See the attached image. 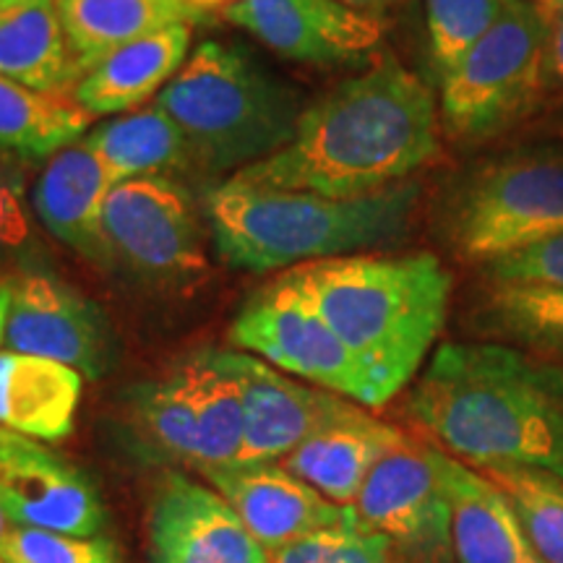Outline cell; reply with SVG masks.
<instances>
[{
    "instance_id": "cell-1",
    "label": "cell",
    "mask_w": 563,
    "mask_h": 563,
    "mask_svg": "<svg viewBox=\"0 0 563 563\" xmlns=\"http://www.w3.org/2000/svg\"><path fill=\"white\" fill-rule=\"evenodd\" d=\"M431 89L391 55L302 108L290 144L230 180L323 199H363L407 183L439 154Z\"/></svg>"
},
{
    "instance_id": "cell-2",
    "label": "cell",
    "mask_w": 563,
    "mask_h": 563,
    "mask_svg": "<svg viewBox=\"0 0 563 563\" xmlns=\"http://www.w3.org/2000/svg\"><path fill=\"white\" fill-rule=\"evenodd\" d=\"M435 449L473 470L563 477V371L501 342H446L407 397Z\"/></svg>"
},
{
    "instance_id": "cell-3",
    "label": "cell",
    "mask_w": 563,
    "mask_h": 563,
    "mask_svg": "<svg viewBox=\"0 0 563 563\" xmlns=\"http://www.w3.org/2000/svg\"><path fill=\"white\" fill-rule=\"evenodd\" d=\"M290 272L368 373L378 407L397 397L446 323L452 274L439 256L357 253Z\"/></svg>"
},
{
    "instance_id": "cell-4",
    "label": "cell",
    "mask_w": 563,
    "mask_h": 563,
    "mask_svg": "<svg viewBox=\"0 0 563 563\" xmlns=\"http://www.w3.org/2000/svg\"><path fill=\"white\" fill-rule=\"evenodd\" d=\"M418 201L420 186L410 180L363 199H323L224 180L201 196V209L220 262L266 274L402 241Z\"/></svg>"
},
{
    "instance_id": "cell-5",
    "label": "cell",
    "mask_w": 563,
    "mask_h": 563,
    "mask_svg": "<svg viewBox=\"0 0 563 563\" xmlns=\"http://www.w3.org/2000/svg\"><path fill=\"white\" fill-rule=\"evenodd\" d=\"M154 102L186 133L199 173L230 178L290 144L302 112L298 91L217 40H203Z\"/></svg>"
},
{
    "instance_id": "cell-6",
    "label": "cell",
    "mask_w": 563,
    "mask_h": 563,
    "mask_svg": "<svg viewBox=\"0 0 563 563\" xmlns=\"http://www.w3.org/2000/svg\"><path fill=\"white\" fill-rule=\"evenodd\" d=\"M551 16L527 0H509L504 16L441 76L439 118L456 141H485L511 129L545 87Z\"/></svg>"
},
{
    "instance_id": "cell-7",
    "label": "cell",
    "mask_w": 563,
    "mask_h": 563,
    "mask_svg": "<svg viewBox=\"0 0 563 563\" xmlns=\"http://www.w3.org/2000/svg\"><path fill=\"white\" fill-rule=\"evenodd\" d=\"M443 230L456 256L483 266L563 230V150L485 162L446 201Z\"/></svg>"
},
{
    "instance_id": "cell-8",
    "label": "cell",
    "mask_w": 563,
    "mask_h": 563,
    "mask_svg": "<svg viewBox=\"0 0 563 563\" xmlns=\"http://www.w3.org/2000/svg\"><path fill=\"white\" fill-rule=\"evenodd\" d=\"M230 342L316 389L378 407L368 373L355 361L306 290L287 272L258 290L230 327Z\"/></svg>"
},
{
    "instance_id": "cell-9",
    "label": "cell",
    "mask_w": 563,
    "mask_h": 563,
    "mask_svg": "<svg viewBox=\"0 0 563 563\" xmlns=\"http://www.w3.org/2000/svg\"><path fill=\"white\" fill-rule=\"evenodd\" d=\"M199 199L180 180L136 178L112 186L102 209L110 264L144 279L188 285L207 277Z\"/></svg>"
},
{
    "instance_id": "cell-10",
    "label": "cell",
    "mask_w": 563,
    "mask_h": 563,
    "mask_svg": "<svg viewBox=\"0 0 563 563\" xmlns=\"http://www.w3.org/2000/svg\"><path fill=\"white\" fill-rule=\"evenodd\" d=\"M352 511L412 563H456L452 509L433 443L405 435L365 477Z\"/></svg>"
},
{
    "instance_id": "cell-11",
    "label": "cell",
    "mask_w": 563,
    "mask_h": 563,
    "mask_svg": "<svg viewBox=\"0 0 563 563\" xmlns=\"http://www.w3.org/2000/svg\"><path fill=\"white\" fill-rule=\"evenodd\" d=\"M9 277L11 311L5 347L63 363L91 382L108 376L115 363L118 342L100 302L40 269Z\"/></svg>"
},
{
    "instance_id": "cell-12",
    "label": "cell",
    "mask_w": 563,
    "mask_h": 563,
    "mask_svg": "<svg viewBox=\"0 0 563 563\" xmlns=\"http://www.w3.org/2000/svg\"><path fill=\"white\" fill-rule=\"evenodd\" d=\"M0 511L16 527L95 538L108 530V506L79 464L42 441L0 431Z\"/></svg>"
},
{
    "instance_id": "cell-13",
    "label": "cell",
    "mask_w": 563,
    "mask_h": 563,
    "mask_svg": "<svg viewBox=\"0 0 563 563\" xmlns=\"http://www.w3.org/2000/svg\"><path fill=\"white\" fill-rule=\"evenodd\" d=\"M222 19L300 66L361 63L384 37L382 19L342 0H235Z\"/></svg>"
},
{
    "instance_id": "cell-14",
    "label": "cell",
    "mask_w": 563,
    "mask_h": 563,
    "mask_svg": "<svg viewBox=\"0 0 563 563\" xmlns=\"http://www.w3.org/2000/svg\"><path fill=\"white\" fill-rule=\"evenodd\" d=\"M146 553L150 563H272L220 493L178 470L152 493Z\"/></svg>"
},
{
    "instance_id": "cell-15",
    "label": "cell",
    "mask_w": 563,
    "mask_h": 563,
    "mask_svg": "<svg viewBox=\"0 0 563 563\" xmlns=\"http://www.w3.org/2000/svg\"><path fill=\"white\" fill-rule=\"evenodd\" d=\"M243 394V449L235 464H274L295 452L344 397L287 376L262 357L224 350Z\"/></svg>"
},
{
    "instance_id": "cell-16",
    "label": "cell",
    "mask_w": 563,
    "mask_h": 563,
    "mask_svg": "<svg viewBox=\"0 0 563 563\" xmlns=\"http://www.w3.org/2000/svg\"><path fill=\"white\" fill-rule=\"evenodd\" d=\"M201 477L235 509L269 553L352 517L350 506L323 498L279 462L228 464L207 470Z\"/></svg>"
},
{
    "instance_id": "cell-17",
    "label": "cell",
    "mask_w": 563,
    "mask_h": 563,
    "mask_svg": "<svg viewBox=\"0 0 563 563\" xmlns=\"http://www.w3.org/2000/svg\"><path fill=\"white\" fill-rule=\"evenodd\" d=\"M405 435L399 428L365 412L363 405L344 399L279 464L329 501L352 506L376 462Z\"/></svg>"
},
{
    "instance_id": "cell-18",
    "label": "cell",
    "mask_w": 563,
    "mask_h": 563,
    "mask_svg": "<svg viewBox=\"0 0 563 563\" xmlns=\"http://www.w3.org/2000/svg\"><path fill=\"white\" fill-rule=\"evenodd\" d=\"M112 186L118 183L108 167L81 139L47 162L32 191V209L42 228L102 269L112 266L102 238V209Z\"/></svg>"
},
{
    "instance_id": "cell-19",
    "label": "cell",
    "mask_w": 563,
    "mask_h": 563,
    "mask_svg": "<svg viewBox=\"0 0 563 563\" xmlns=\"http://www.w3.org/2000/svg\"><path fill=\"white\" fill-rule=\"evenodd\" d=\"M194 26H167L118 47L76 81L70 100L91 118L125 115L157 100L191 55Z\"/></svg>"
},
{
    "instance_id": "cell-20",
    "label": "cell",
    "mask_w": 563,
    "mask_h": 563,
    "mask_svg": "<svg viewBox=\"0 0 563 563\" xmlns=\"http://www.w3.org/2000/svg\"><path fill=\"white\" fill-rule=\"evenodd\" d=\"M439 452L441 483L452 509L456 563H543L509 498L488 477Z\"/></svg>"
},
{
    "instance_id": "cell-21",
    "label": "cell",
    "mask_w": 563,
    "mask_h": 563,
    "mask_svg": "<svg viewBox=\"0 0 563 563\" xmlns=\"http://www.w3.org/2000/svg\"><path fill=\"white\" fill-rule=\"evenodd\" d=\"M84 376L68 365L24 352H0V428L42 443L74 433Z\"/></svg>"
},
{
    "instance_id": "cell-22",
    "label": "cell",
    "mask_w": 563,
    "mask_h": 563,
    "mask_svg": "<svg viewBox=\"0 0 563 563\" xmlns=\"http://www.w3.org/2000/svg\"><path fill=\"white\" fill-rule=\"evenodd\" d=\"M55 5L81 76L133 40L167 26L209 21V13L183 0H55Z\"/></svg>"
},
{
    "instance_id": "cell-23",
    "label": "cell",
    "mask_w": 563,
    "mask_h": 563,
    "mask_svg": "<svg viewBox=\"0 0 563 563\" xmlns=\"http://www.w3.org/2000/svg\"><path fill=\"white\" fill-rule=\"evenodd\" d=\"M84 141L115 183L136 178L180 180L199 173L186 133L157 102L97 123Z\"/></svg>"
},
{
    "instance_id": "cell-24",
    "label": "cell",
    "mask_w": 563,
    "mask_h": 563,
    "mask_svg": "<svg viewBox=\"0 0 563 563\" xmlns=\"http://www.w3.org/2000/svg\"><path fill=\"white\" fill-rule=\"evenodd\" d=\"M0 76L70 97L81 79L55 0H0Z\"/></svg>"
},
{
    "instance_id": "cell-25",
    "label": "cell",
    "mask_w": 563,
    "mask_h": 563,
    "mask_svg": "<svg viewBox=\"0 0 563 563\" xmlns=\"http://www.w3.org/2000/svg\"><path fill=\"white\" fill-rule=\"evenodd\" d=\"M129 422L146 454L199 473L201 439L186 357L165 376L133 386L129 391Z\"/></svg>"
},
{
    "instance_id": "cell-26",
    "label": "cell",
    "mask_w": 563,
    "mask_h": 563,
    "mask_svg": "<svg viewBox=\"0 0 563 563\" xmlns=\"http://www.w3.org/2000/svg\"><path fill=\"white\" fill-rule=\"evenodd\" d=\"M91 115L66 95H42L0 76V157L21 165L51 162L89 133Z\"/></svg>"
},
{
    "instance_id": "cell-27",
    "label": "cell",
    "mask_w": 563,
    "mask_h": 563,
    "mask_svg": "<svg viewBox=\"0 0 563 563\" xmlns=\"http://www.w3.org/2000/svg\"><path fill=\"white\" fill-rule=\"evenodd\" d=\"M475 323L485 336L540 361H563V290L559 287L488 282L475 302Z\"/></svg>"
},
{
    "instance_id": "cell-28",
    "label": "cell",
    "mask_w": 563,
    "mask_h": 563,
    "mask_svg": "<svg viewBox=\"0 0 563 563\" xmlns=\"http://www.w3.org/2000/svg\"><path fill=\"white\" fill-rule=\"evenodd\" d=\"M191 373L196 420L201 439V467L207 470L235 464L243 449V394L235 373L230 371L224 350H199L186 357Z\"/></svg>"
},
{
    "instance_id": "cell-29",
    "label": "cell",
    "mask_w": 563,
    "mask_h": 563,
    "mask_svg": "<svg viewBox=\"0 0 563 563\" xmlns=\"http://www.w3.org/2000/svg\"><path fill=\"white\" fill-rule=\"evenodd\" d=\"M509 498L543 563H563V477L530 467L477 470Z\"/></svg>"
},
{
    "instance_id": "cell-30",
    "label": "cell",
    "mask_w": 563,
    "mask_h": 563,
    "mask_svg": "<svg viewBox=\"0 0 563 563\" xmlns=\"http://www.w3.org/2000/svg\"><path fill=\"white\" fill-rule=\"evenodd\" d=\"M352 509V506H350ZM272 563H412L407 555L384 538L382 532L365 527L352 511L342 525L327 527L272 553Z\"/></svg>"
},
{
    "instance_id": "cell-31",
    "label": "cell",
    "mask_w": 563,
    "mask_h": 563,
    "mask_svg": "<svg viewBox=\"0 0 563 563\" xmlns=\"http://www.w3.org/2000/svg\"><path fill=\"white\" fill-rule=\"evenodd\" d=\"M506 5L509 0H426L428 45L439 79L504 16Z\"/></svg>"
},
{
    "instance_id": "cell-32",
    "label": "cell",
    "mask_w": 563,
    "mask_h": 563,
    "mask_svg": "<svg viewBox=\"0 0 563 563\" xmlns=\"http://www.w3.org/2000/svg\"><path fill=\"white\" fill-rule=\"evenodd\" d=\"M13 563H123V555L108 534L79 538V534L16 527Z\"/></svg>"
},
{
    "instance_id": "cell-33",
    "label": "cell",
    "mask_w": 563,
    "mask_h": 563,
    "mask_svg": "<svg viewBox=\"0 0 563 563\" xmlns=\"http://www.w3.org/2000/svg\"><path fill=\"white\" fill-rule=\"evenodd\" d=\"M488 282L563 290V230L485 264Z\"/></svg>"
},
{
    "instance_id": "cell-34",
    "label": "cell",
    "mask_w": 563,
    "mask_h": 563,
    "mask_svg": "<svg viewBox=\"0 0 563 563\" xmlns=\"http://www.w3.org/2000/svg\"><path fill=\"white\" fill-rule=\"evenodd\" d=\"M34 228L30 207L24 201V186L13 162L0 157V266L19 264L26 272V258H32Z\"/></svg>"
},
{
    "instance_id": "cell-35",
    "label": "cell",
    "mask_w": 563,
    "mask_h": 563,
    "mask_svg": "<svg viewBox=\"0 0 563 563\" xmlns=\"http://www.w3.org/2000/svg\"><path fill=\"white\" fill-rule=\"evenodd\" d=\"M545 87H563V5L551 16V42H548V68Z\"/></svg>"
},
{
    "instance_id": "cell-36",
    "label": "cell",
    "mask_w": 563,
    "mask_h": 563,
    "mask_svg": "<svg viewBox=\"0 0 563 563\" xmlns=\"http://www.w3.org/2000/svg\"><path fill=\"white\" fill-rule=\"evenodd\" d=\"M13 530L16 525L0 511V561L3 563H13Z\"/></svg>"
},
{
    "instance_id": "cell-37",
    "label": "cell",
    "mask_w": 563,
    "mask_h": 563,
    "mask_svg": "<svg viewBox=\"0 0 563 563\" xmlns=\"http://www.w3.org/2000/svg\"><path fill=\"white\" fill-rule=\"evenodd\" d=\"M11 311V277H0V342L5 340V323H9Z\"/></svg>"
},
{
    "instance_id": "cell-38",
    "label": "cell",
    "mask_w": 563,
    "mask_h": 563,
    "mask_svg": "<svg viewBox=\"0 0 563 563\" xmlns=\"http://www.w3.org/2000/svg\"><path fill=\"white\" fill-rule=\"evenodd\" d=\"M183 3H188L191 9H199L203 13H214V11H224L228 5L235 3V0H183Z\"/></svg>"
},
{
    "instance_id": "cell-39",
    "label": "cell",
    "mask_w": 563,
    "mask_h": 563,
    "mask_svg": "<svg viewBox=\"0 0 563 563\" xmlns=\"http://www.w3.org/2000/svg\"><path fill=\"white\" fill-rule=\"evenodd\" d=\"M527 3H532L534 9H540V11H543L545 16H553V13L559 11L561 5H563V0H527Z\"/></svg>"
},
{
    "instance_id": "cell-40",
    "label": "cell",
    "mask_w": 563,
    "mask_h": 563,
    "mask_svg": "<svg viewBox=\"0 0 563 563\" xmlns=\"http://www.w3.org/2000/svg\"><path fill=\"white\" fill-rule=\"evenodd\" d=\"M342 3L352 5V9H373V5H386L397 3V0H342Z\"/></svg>"
},
{
    "instance_id": "cell-41",
    "label": "cell",
    "mask_w": 563,
    "mask_h": 563,
    "mask_svg": "<svg viewBox=\"0 0 563 563\" xmlns=\"http://www.w3.org/2000/svg\"><path fill=\"white\" fill-rule=\"evenodd\" d=\"M0 431H3V428H0Z\"/></svg>"
},
{
    "instance_id": "cell-42",
    "label": "cell",
    "mask_w": 563,
    "mask_h": 563,
    "mask_svg": "<svg viewBox=\"0 0 563 563\" xmlns=\"http://www.w3.org/2000/svg\"><path fill=\"white\" fill-rule=\"evenodd\" d=\"M0 563H3V561H0Z\"/></svg>"
}]
</instances>
